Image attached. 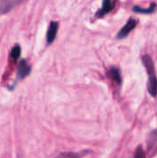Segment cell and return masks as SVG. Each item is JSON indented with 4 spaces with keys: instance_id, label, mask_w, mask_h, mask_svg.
<instances>
[{
    "instance_id": "obj_6",
    "label": "cell",
    "mask_w": 157,
    "mask_h": 158,
    "mask_svg": "<svg viewBox=\"0 0 157 158\" xmlns=\"http://www.w3.org/2000/svg\"><path fill=\"white\" fill-rule=\"evenodd\" d=\"M58 27H59V24L57 21H51L50 22V25H49L47 32H46V43H47V44H50L55 41L56 34H57V31H58Z\"/></svg>"
},
{
    "instance_id": "obj_1",
    "label": "cell",
    "mask_w": 157,
    "mask_h": 158,
    "mask_svg": "<svg viewBox=\"0 0 157 158\" xmlns=\"http://www.w3.org/2000/svg\"><path fill=\"white\" fill-rule=\"evenodd\" d=\"M142 61L148 74V84H147L148 92L153 97H155L157 95V76L154 62L151 56L148 55H144L142 58Z\"/></svg>"
},
{
    "instance_id": "obj_4",
    "label": "cell",
    "mask_w": 157,
    "mask_h": 158,
    "mask_svg": "<svg viewBox=\"0 0 157 158\" xmlns=\"http://www.w3.org/2000/svg\"><path fill=\"white\" fill-rule=\"evenodd\" d=\"M117 4V0H103L101 8L96 12V18H103L109 12H111Z\"/></svg>"
},
{
    "instance_id": "obj_3",
    "label": "cell",
    "mask_w": 157,
    "mask_h": 158,
    "mask_svg": "<svg viewBox=\"0 0 157 158\" xmlns=\"http://www.w3.org/2000/svg\"><path fill=\"white\" fill-rule=\"evenodd\" d=\"M31 71V66L28 64L26 59H21L19 63L17 69V81H21L30 75Z\"/></svg>"
},
{
    "instance_id": "obj_7",
    "label": "cell",
    "mask_w": 157,
    "mask_h": 158,
    "mask_svg": "<svg viewBox=\"0 0 157 158\" xmlns=\"http://www.w3.org/2000/svg\"><path fill=\"white\" fill-rule=\"evenodd\" d=\"M108 75L109 77L118 85H121L122 83V78H121V73L119 69L116 68V67H112L110 68V69L108 70Z\"/></svg>"
},
{
    "instance_id": "obj_5",
    "label": "cell",
    "mask_w": 157,
    "mask_h": 158,
    "mask_svg": "<svg viewBox=\"0 0 157 158\" xmlns=\"http://www.w3.org/2000/svg\"><path fill=\"white\" fill-rule=\"evenodd\" d=\"M23 1L24 0H0V16L8 13Z\"/></svg>"
},
{
    "instance_id": "obj_10",
    "label": "cell",
    "mask_w": 157,
    "mask_h": 158,
    "mask_svg": "<svg viewBox=\"0 0 157 158\" xmlns=\"http://www.w3.org/2000/svg\"><path fill=\"white\" fill-rule=\"evenodd\" d=\"M84 154L81 153H72V152H63L57 155L55 158H81Z\"/></svg>"
},
{
    "instance_id": "obj_8",
    "label": "cell",
    "mask_w": 157,
    "mask_h": 158,
    "mask_svg": "<svg viewBox=\"0 0 157 158\" xmlns=\"http://www.w3.org/2000/svg\"><path fill=\"white\" fill-rule=\"evenodd\" d=\"M147 143H148V150H152L155 147H157V129L154 130L149 133Z\"/></svg>"
},
{
    "instance_id": "obj_9",
    "label": "cell",
    "mask_w": 157,
    "mask_h": 158,
    "mask_svg": "<svg viewBox=\"0 0 157 158\" xmlns=\"http://www.w3.org/2000/svg\"><path fill=\"white\" fill-rule=\"evenodd\" d=\"M155 4H152L151 6L149 7H142V6H134L132 10L136 13H143V14H151V13H154L155 10Z\"/></svg>"
},
{
    "instance_id": "obj_12",
    "label": "cell",
    "mask_w": 157,
    "mask_h": 158,
    "mask_svg": "<svg viewBox=\"0 0 157 158\" xmlns=\"http://www.w3.org/2000/svg\"><path fill=\"white\" fill-rule=\"evenodd\" d=\"M133 158H146V154L143 148L142 145H139L136 150H135V154H134V157Z\"/></svg>"
},
{
    "instance_id": "obj_11",
    "label": "cell",
    "mask_w": 157,
    "mask_h": 158,
    "mask_svg": "<svg viewBox=\"0 0 157 158\" xmlns=\"http://www.w3.org/2000/svg\"><path fill=\"white\" fill-rule=\"evenodd\" d=\"M20 53H21V47L19 44H16L12 47V49L10 51V57L14 61H18V59L20 56Z\"/></svg>"
},
{
    "instance_id": "obj_2",
    "label": "cell",
    "mask_w": 157,
    "mask_h": 158,
    "mask_svg": "<svg viewBox=\"0 0 157 158\" xmlns=\"http://www.w3.org/2000/svg\"><path fill=\"white\" fill-rule=\"evenodd\" d=\"M137 24H138V20L137 19H130L127 21V23L122 27V29L118 32L117 39L120 40V39L126 38L131 32V31L136 28Z\"/></svg>"
}]
</instances>
